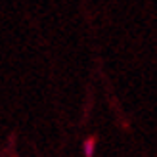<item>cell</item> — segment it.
<instances>
[{
    "label": "cell",
    "instance_id": "cell-1",
    "mask_svg": "<svg viewBox=\"0 0 157 157\" xmlns=\"http://www.w3.org/2000/svg\"><path fill=\"white\" fill-rule=\"evenodd\" d=\"M96 144H98V138L96 136H88V138L84 140V157H94Z\"/></svg>",
    "mask_w": 157,
    "mask_h": 157
}]
</instances>
